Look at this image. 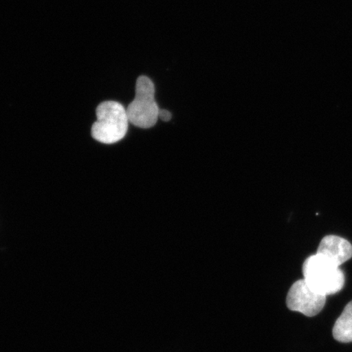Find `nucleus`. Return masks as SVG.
<instances>
[{
	"mask_svg": "<svg viewBox=\"0 0 352 352\" xmlns=\"http://www.w3.org/2000/svg\"><path fill=\"white\" fill-rule=\"evenodd\" d=\"M318 254L340 267L352 258V245L341 236H327L321 240Z\"/></svg>",
	"mask_w": 352,
	"mask_h": 352,
	"instance_id": "nucleus-5",
	"label": "nucleus"
},
{
	"mask_svg": "<svg viewBox=\"0 0 352 352\" xmlns=\"http://www.w3.org/2000/svg\"><path fill=\"white\" fill-rule=\"evenodd\" d=\"M302 274L303 280L314 292L327 297L340 292L345 284L340 267L318 253L306 259Z\"/></svg>",
	"mask_w": 352,
	"mask_h": 352,
	"instance_id": "nucleus-1",
	"label": "nucleus"
},
{
	"mask_svg": "<svg viewBox=\"0 0 352 352\" xmlns=\"http://www.w3.org/2000/svg\"><path fill=\"white\" fill-rule=\"evenodd\" d=\"M96 118L91 134L98 142L114 144L125 138L130 122L126 109L120 103L104 101L96 109Z\"/></svg>",
	"mask_w": 352,
	"mask_h": 352,
	"instance_id": "nucleus-2",
	"label": "nucleus"
},
{
	"mask_svg": "<svg viewBox=\"0 0 352 352\" xmlns=\"http://www.w3.org/2000/svg\"><path fill=\"white\" fill-rule=\"evenodd\" d=\"M160 118L162 121L168 122L171 118V113L167 110L160 109Z\"/></svg>",
	"mask_w": 352,
	"mask_h": 352,
	"instance_id": "nucleus-7",
	"label": "nucleus"
},
{
	"mask_svg": "<svg viewBox=\"0 0 352 352\" xmlns=\"http://www.w3.org/2000/svg\"><path fill=\"white\" fill-rule=\"evenodd\" d=\"M333 336L340 342H352V301L345 307L340 318L334 324Z\"/></svg>",
	"mask_w": 352,
	"mask_h": 352,
	"instance_id": "nucleus-6",
	"label": "nucleus"
},
{
	"mask_svg": "<svg viewBox=\"0 0 352 352\" xmlns=\"http://www.w3.org/2000/svg\"><path fill=\"white\" fill-rule=\"evenodd\" d=\"M327 296L312 290L305 280H298L289 289L286 305L289 310L300 312L309 316H315L322 311Z\"/></svg>",
	"mask_w": 352,
	"mask_h": 352,
	"instance_id": "nucleus-4",
	"label": "nucleus"
},
{
	"mask_svg": "<svg viewBox=\"0 0 352 352\" xmlns=\"http://www.w3.org/2000/svg\"><path fill=\"white\" fill-rule=\"evenodd\" d=\"M160 112L154 83L147 76H140L136 81L135 98L126 109L129 122L140 129H151L160 120Z\"/></svg>",
	"mask_w": 352,
	"mask_h": 352,
	"instance_id": "nucleus-3",
	"label": "nucleus"
}]
</instances>
